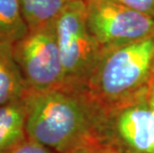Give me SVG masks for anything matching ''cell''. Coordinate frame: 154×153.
<instances>
[{
    "instance_id": "14",
    "label": "cell",
    "mask_w": 154,
    "mask_h": 153,
    "mask_svg": "<svg viewBox=\"0 0 154 153\" xmlns=\"http://www.w3.org/2000/svg\"><path fill=\"white\" fill-rule=\"evenodd\" d=\"M145 96L146 99L148 102V105L150 107V110L152 112V116H153V120H154V73L153 76L150 80V82L147 86L146 90H145Z\"/></svg>"
},
{
    "instance_id": "7",
    "label": "cell",
    "mask_w": 154,
    "mask_h": 153,
    "mask_svg": "<svg viewBox=\"0 0 154 153\" xmlns=\"http://www.w3.org/2000/svg\"><path fill=\"white\" fill-rule=\"evenodd\" d=\"M26 97L0 106V153H10L28 138Z\"/></svg>"
},
{
    "instance_id": "4",
    "label": "cell",
    "mask_w": 154,
    "mask_h": 153,
    "mask_svg": "<svg viewBox=\"0 0 154 153\" xmlns=\"http://www.w3.org/2000/svg\"><path fill=\"white\" fill-rule=\"evenodd\" d=\"M12 51L29 93L64 87V68L55 23L29 31L12 43Z\"/></svg>"
},
{
    "instance_id": "2",
    "label": "cell",
    "mask_w": 154,
    "mask_h": 153,
    "mask_svg": "<svg viewBox=\"0 0 154 153\" xmlns=\"http://www.w3.org/2000/svg\"><path fill=\"white\" fill-rule=\"evenodd\" d=\"M154 73V36L126 46L103 50L86 90L107 113L138 96Z\"/></svg>"
},
{
    "instance_id": "10",
    "label": "cell",
    "mask_w": 154,
    "mask_h": 153,
    "mask_svg": "<svg viewBox=\"0 0 154 153\" xmlns=\"http://www.w3.org/2000/svg\"><path fill=\"white\" fill-rule=\"evenodd\" d=\"M28 32L19 0H0V41L14 43Z\"/></svg>"
},
{
    "instance_id": "6",
    "label": "cell",
    "mask_w": 154,
    "mask_h": 153,
    "mask_svg": "<svg viewBox=\"0 0 154 153\" xmlns=\"http://www.w3.org/2000/svg\"><path fill=\"white\" fill-rule=\"evenodd\" d=\"M106 115L107 134L126 153H154V120L145 90Z\"/></svg>"
},
{
    "instance_id": "1",
    "label": "cell",
    "mask_w": 154,
    "mask_h": 153,
    "mask_svg": "<svg viewBox=\"0 0 154 153\" xmlns=\"http://www.w3.org/2000/svg\"><path fill=\"white\" fill-rule=\"evenodd\" d=\"M29 139L57 153H72L107 135V115L86 87H62L26 96Z\"/></svg>"
},
{
    "instance_id": "5",
    "label": "cell",
    "mask_w": 154,
    "mask_h": 153,
    "mask_svg": "<svg viewBox=\"0 0 154 153\" xmlns=\"http://www.w3.org/2000/svg\"><path fill=\"white\" fill-rule=\"evenodd\" d=\"M91 33L103 50L145 40L154 36V19L113 0H85Z\"/></svg>"
},
{
    "instance_id": "3",
    "label": "cell",
    "mask_w": 154,
    "mask_h": 153,
    "mask_svg": "<svg viewBox=\"0 0 154 153\" xmlns=\"http://www.w3.org/2000/svg\"><path fill=\"white\" fill-rule=\"evenodd\" d=\"M55 27L64 68V87H86L103 48L88 29L85 0H71Z\"/></svg>"
},
{
    "instance_id": "9",
    "label": "cell",
    "mask_w": 154,
    "mask_h": 153,
    "mask_svg": "<svg viewBox=\"0 0 154 153\" xmlns=\"http://www.w3.org/2000/svg\"><path fill=\"white\" fill-rule=\"evenodd\" d=\"M71 0H19L29 31L53 24Z\"/></svg>"
},
{
    "instance_id": "12",
    "label": "cell",
    "mask_w": 154,
    "mask_h": 153,
    "mask_svg": "<svg viewBox=\"0 0 154 153\" xmlns=\"http://www.w3.org/2000/svg\"><path fill=\"white\" fill-rule=\"evenodd\" d=\"M154 19V0H113Z\"/></svg>"
},
{
    "instance_id": "13",
    "label": "cell",
    "mask_w": 154,
    "mask_h": 153,
    "mask_svg": "<svg viewBox=\"0 0 154 153\" xmlns=\"http://www.w3.org/2000/svg\"><path fill=\"white\" fill-rule=\"evenodd\" d=\"M10 153H57V152L52 151L49 148L45 147V146L27 138L21 144H19L17 147L13 149Z\"/></svg>"
},
{
    "instance_id": "11",
    "label": "cell",
    "mask_w": 154,
    "mask_h": 153,
    "mask_svg": "<svg viewBox=\"0 0 154 153\" xmlns=\"http://www.w3.org/2000/svg\"><path fill=\"white\" fill-rule=\"evenodd\" d=\"M72 153H126L109 136H100L80 146Z\"/></svg>"
},
{
    "instance_id": "8",
    "label": "cell",
    "mask_w": 154,
    "mask_h": 153,
    "mask_svg": "<svg viewBox=\"0 0 154 153\" xmlns=\"http://www.w3.org/2000/svg\"><path fill=\"white\" fill-rule=\"evenodd\" d=\"M28 93L13 56L12 43L0 41V106L25 99Z\"/></svg>"
}]
</instances>
